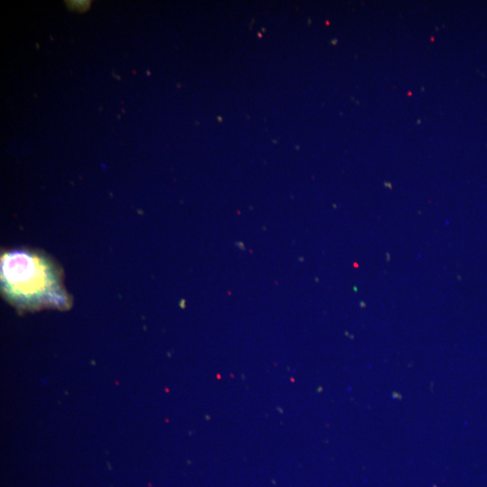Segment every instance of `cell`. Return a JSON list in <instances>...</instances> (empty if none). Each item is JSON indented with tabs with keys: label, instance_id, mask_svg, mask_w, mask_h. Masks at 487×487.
<instances>
[{
	"label": "cell",
	"instance_id": "6da1fadb",
	"mask_svg": "<svg viewBox=\"0 0 487 487\" xmlns=\"http://www.w3.org/2000/svg\"><path fill=\"white\" fill-rule=\"evenodd\" d=\"M1 292L17 309H65L71 299L59 265L45 253L27 248L1 255Z\"/></svg>",
	"mask_w": 487,
	"mask_h": 487
}]
</instances>
